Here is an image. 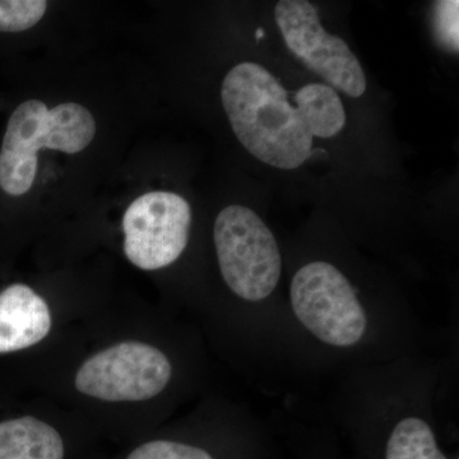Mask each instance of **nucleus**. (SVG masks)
<instances>
[{"mask_svg": "<svg viewBox=\"0 0 459 459\" xmlns=\"http://www.w3.org/2000/svg\"><path fill=\"white\" fill-rule=\"evenodd\" d=\"M274 18L287 48L307 68L351 98L367 91V75L349 45L323 29L318 12L307 0H281Z\"/></svg>", "mask_w": 459, "mask_h": 459, "instance_id": "nucleus-7", "label": "nucleus"}, {"mask_svg": "<svg viewBox=\"0 0 459 459\" xmlns=\"http://www.w3.org/2000/svg\"><path fill=\"white\" fill-rule=\"evenodd\" d=\"M50 328L49 307L31 287L14 283L0 292V353L39 343Z\"/></svg>", "mask_w": 459, "mask_h": 459, "instance_id": "nucleus-9", "label": "nucleus"}, {"mask_svg": "<svg viewBox=\"0 0 459 459\" xmlns=\"http://www.w3.org/2000/svg\"><path fill=\"white\" fill-rule=\"evenodd\" d=\"M458 9L457 0L437 2L434 5V31L437 40L452 53H458Z\"/></svg>", "mask_w": 459, "mask_h": 459, "instance_id": "nucleus-13", "label": "nucleus"}, {"mask_svg": "<svg viewBox=\"0 0 459 459\" xmlns=\"http://www.w3.org/2000/svg\"><path fill=\"white\" fill-rule=\"evenodd\" d=\"M171 377L172 365L164 352L147 343L123 342L87 359L74 385L98 400L146 401L161 394Z\"/></svg>", "mask_w": 459, "mask_h": 459, "instance_id": "nucleus-6", "label": "nucleus"}, {"mask_svg": "<svg viewBox=\"0 0 459 459\" xmlns=\"http://www.w3.org/2000/svg\"><path fill=\"white\" fill-rule=\"evenodd\" d=\"M263 38V30H258L256 31V39H262Z\"/></svg>", "mask_w": 459, "mask_h": 459, "instance_id": "nucleus-14", "label": "nucleus"}, {"mask_svg": "<svg viewBox=\"0 0 459 459\" xmlns=\"http://www.w3.org/2000/svg\"><path fill=\"white\" fill-rule=\"evenodd\" d=\"M0 459H65L56 429L32 416L0 422Z\"/></svg>", "mask_w": 459, "mask_h": 459, "instance_id": "nucleus-10", "label": "nucleus"}, {"mask_svg": "<svg viewBox=\"0 0 459 459\" xmlns=\"http://www.w3.org/2000/svg\"><path fill=\"white\" fill-rule=\"evenodd\" d=\"M126 459H217L201 446L179 440L155 439L135 446Z\"/></svg>", "mask_w": 459, "mask_h": 459, "instance_id": "nucleus-12", "label": "nucleus"}, {"mask_svg": "<svg viewBox=\"0 0 459 459\" xmlns=\"http://www.w3.org/2000/svg\"><path fill=\"white\" fill-rule=\"evenodd\" d=\"M437 370L418 356L350 371L338 395L337 413L380 427L383 459H448L434 427Z\"/></svg>", "mask_w": 459, "mask_h": 459, "instance_id": "nucleus-3", "label": "nucleus"}, {"mask_svg": "<svg viewBox=\"0 0 459 459\" xmlns=\"http://www.w3.org/2000/svg\"><path fill=\"white\" fill-rule=\"evenodd\" d=\"M213 240L226 286L238 300L258 307L274 352L290 356L279 331L263 310L271 303L282 274V255L273 232L255 211L230 205L214 221Z\"/></svg>", "mask_w": 459, "mask_h": 459, "instance_id": "nucleus-4", "label": "nucleus"}, {"mask_svg": "<svg viewBox=\"0 0 459 459\" xmlns=\"http://www.w3.org/2000/svg\"><path fill=\"white\" fill-rule=\"evenodd\" d=\"M96 122L86 108L66 102L49 108L40 100L22 102L9 117L0 147V189L21 197L32 188L41 148L81 152L95 138Z\"/></svg>", "mask_w": 459, "mask_h": 459, "instance_id": "nucleus-5", "label": "nucleus"}, {"mask_svg": "<svg viewBox=\"0 0 459 459\" xmlns=\"http://www.w3.org/2000/svg\"><path fill=\"white\" fill-rule=\"evenodd\" d=\"M289 316L303 359L380 364L416 353L412 313L385 312L332 262L305 263L292 276Z\"/></svg>", "mask_w": 459, "mask_h": 459, "instance_id": "nucleus-1", "label": "nucleus"}, {"mask_svg": "<svg viewBox=\"0 0 459 459\" xmlns=\"http://www.w3.org/2000/svg\"><path fill=\"white\" fill-rule=\"evenodd\" d=\"M44 0H0V32H23L38 25L47 12Z\"/></svg>", "mask_w": 459, "mask_h": 459, "instance_id": "nucleus-11", "label": "nucleus"}, {"mask_svg": "<svg viewBox=\"0 0 459 459\" xmlns=\"http://www.w3.org/2000/svg\"><path fill=\"white\" fill-rule=\"evenodd\" d=\"M255 63H241L226 74L223 108L238 142L259 161L294 170L310 159L314 137H334L346 124L336 91L310 83L294 93Z\"/></svg>", "mask_w": 459, "mask_h": 459, "instance_id": "nucleus-2", "label": "nucleus"}, {"mask_svg": "<svg viewBox=\"0 0 459 459\" xmlns=\"http://www.w3.org/2000/svg\"><path fill=\"white\" fill-rule=\"evenodd\" d=\"M192 210L171 192H151L135 199L123 217L124 253L143 271L177 262L188 246Z\"/></svg>", "mask_w": 459, "mask_h": 459, "instance_id": "nucleus-8", "label": "nucleus"}]
</instances>
